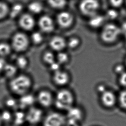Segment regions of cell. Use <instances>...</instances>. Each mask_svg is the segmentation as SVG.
I'll use <instances>...</instances> for the list:
<instances>
[{"instance_id": "cell-7", "label": "cell", "mask_w": 126, "mask_h": 126, "mask_svg": "<svg viewBox=\"0 0 126 126\" xmlns=\"http://www.w3.org/2000/svg\"><path fill=\"white\" fill-rule=\"evenodd\" d=\"M99 8V3L97 0H83L80 5L82 14L90 17L96 14Z\"/></svg>"}, {"instance_id": "cell-36", "label": "cell", "mask_w": 126, "mask_h": 126, "mask_svg": "<svg viewBox=\"0 0 126 126\" xmlns=\"http://www.w3.org/2000/svg\"><path fill=\"white\" fill-rule=\"evenodd\" d=\"M119 81L120 84L122 86L126 87V72H124L120 75Z\"/></svg>"}, {"instance_id": "cell-39", "label": "cell", "mask_w": 126, "mask_h": 126, "mask_svg": "<svg viewBox=\"0 0 126 126\" xmlns=\"http://www.w3.org/2000/svg\"><path fill=\"white\" fill-rule=\"evenodd\" d=\"M96 90L98 93H100V94H102L103 92H105V91H106V87L105 86V85L101 84H99L97 86Z\"/></svg>"}, {"instance_id": "cell-22", "label": "cell", "mask_w": 126, "mask_h": 126, "mask_svg": "<svg viewBox=\"0 0 126 126\" xmlns=\"http://www.w3.org/2000/svg\"><path fill=\"white\" fill-rule=\"evenodd\" d=\"M14 124L16 125L19 126L22 125L26 120V113L25 114L22 111H16L14 115L13 116Z\"/></svg>"}, {"instance_id": "cell-26", "label": "cell", "mask_w": 126, "mask_h": 126, "mask_svg": "<svg viewBox=\"0 0 126 126\" xmlns=\"http://www.w3.org/2000/svg\"><path fill=\"white\" fill-rule=\"evenodd\" d=\"M80 40L77 37H72L67 41V47L71 49H76L80 45Z\"/></svg>"}, {"instance_id": "cell-3", "label": "cell", "mask_w": 126, "mask_h": 126, "mask_svg": "<svg viewBox=\"0 0 126 126\" xmlns=\"http://www.w3.org/2000/svg\"><path fill=\"white\" fill-rule=\"evenodd\" d=\"M30 38L23 31L17 32L12 35L10 38V45L13 51L21 53L26 51L29 47Z\"/></svg>"}, {"instance_id": "cell-38", "label": "cell", "mask_w": 126, "mask_h": 126, "mask_svg": "<svg viewBox=\"0 0 126 126\" xmlns=\"http://www.w3.org/2000/svg\"><path fill=\"white\" fill-rule=\"evenodd\" d=\"M110 2L114 7H118L123 4V0H110Z\"/></svg>"}, {"instance_id": "cell-11", "label": "cell", "mask_w": 126, "mask_h": 126, "mask_svg": "<svg viewBox=\"0 0 126 126\" xmlns=\"http://www.w3.org/2000/svg\"><path fill=\"white\" fill-rule=\"evenodd\" d=\"M38 26L42 32L49 33L54 29L53 21L51 17L48 16H43L38 21Z\"/></svg>"}, {"instance_id": "cell-24", "label": "cell", "mask_w": 126, "mask_h": 126, "mask_svg": "<svg viewBox=\"0 0 126 126\" xmlns=\"http://www.w3.org/2000/svg\"><path fill=\"white\" fill-rule=\"evenodd\" d=\"M69 60V56L67 53L61 51L58 52L56 56V60L61 65H64L68 63Z\"/></svg>"}, {"instance_id": "cell-9", "label": "cell", "mask_w": 126, "mask_h": 126, "mask_svg": "<svg viewBox=\"0 0 126 126\" xmlns=\"http://www.w3.org/2000/svg\"><path fill=\"white\" fill-rule=\"evenodd\" d=\"M35 24V22L34 18L29 14H24L21 16L18 21L19 27L24 32L32 30Z\"/></svg>"}, {"instance_id": "cell-6", "label": "cell", "mask_w": 126, "mask_h": 126, "mask_svg": "<svg viewBox=\"0 0 126 126\" xmlns=\"http://www.w3.org/2000/svg\"><path fill=\"white\" fill-rule=\"evenodd\" d=\"M44 117V112L39 108L32 106L28 109L26 113V122L31 125L35 126L42 121Z\"/></svg>"}, {"instance_id": "cell-35", "label": "cell", "mask_w": 126, "mask_h": 126, "mask_svg": "<svg viewBox=\"0 0 126 126\" xmlns=\"http://www.w3.org/2000/svg\"><path fill=\"white\" fill-rule=\"evenodd\" d=\"M114 71L115 73L121 75L125 72V67L122 64H118L114 66Z\"/></svg>"}, {"instance_id": "cell-30", "label": "cell", "mask_w": 126, "mask_h": 126, "mask_svg": "<svg viewBox=\"0 0 126 126\" xmlns=\"http://www.w3.org/2000/svg\"><path fill=\"white\" fill-rule=\"evenodd\" d=\"M8 13V8L6 4L0 2V20L5 18Z\"/></svg>"}, {"instance_id": "cell-16", "label": "cell", "mask_w": 126, "mask_h": 126, "mask_svg": "<svg viewBox=\"0 0 126 126\" xmlns=\"http://www.w3.org/2000/svg\"><path fill=\"white\" fill-rule=\"evenodd\" d=\"M67 111L68 112L67 118L69 120L78 123L81 121L83 119V112L79 108L73 106Z\"/></svg>"}, {"instance_id": "cell-37", "label": "cell", "mask_w": 126, "mask_h": 126, "mask_svg": "<svg viewBox=\"0 0 126 126\" xmlns=\"http://www.w3.org/2000/svg\"><path fill=\"white\" fill-rule=\"evenodd\" d=\"M7 61L5 59L0 57V75H2Z\"/></svg>"}, {"instance_id": "cell-25", "label": "cell", "mask_w": 126, "mask_h": 126, "mask_svg": "<svg viewBox=\"0 0 126 126\" xmlns=\"http://www.w3.org/2000/svg\"><path fill=\"white\" fill-rule=\"evenodd\" d=\"M43 60L47 64L50 65L56 61V56L54 54L50 51H46L43 56Z\"/></svg>"}, {"instance_id": "cell-13", "label": "cell", "mask_w": 126, "mask_h": 126, "mask_svg": "<svg viewBox=\"0 0 126 126\" xmlns=\"http://www.w3.org/2000/svg\"><path fill=\"white\" fill-rule=\"evenodd\" d=\"M101 94V102L102 106L107 108H111L114 106L116 103V97L114 93L106 90Z\"/></svg>"}, {"instance_id": "cell-15", "label": "cell", "mask_w": 126, "mask_h": 126, "mask_svg": "<svg viewBox=\"0 0 126 126\" xmlns=\"http://www.w3.org/2000/svg\"><path fill=\"white\" fill-rule=\"evenodd\" d=\"M35 98L29 93L25 94L19 96L18 99V107L22 109H29L33 106L35 102Z\"/></svg>"}, {"instance_id": "cell-1", "label": "cell", "mask_w": 126, "mask_h": 126, "mask_svg": "<svg viewBox=\"0 0 126 126\" xmlns=\"http://www.w3.org/2000/svg\"><path fill=\"white\" fill-rule=\"evenodd\" d=\"M32 84V80L28 75L18 74L8 80V87L12 94L19 97L29 93Z\"/></svg>"}, {"instance_id": "cell-23", "label": "cell", "mask_w": 126, "mask_h": 126, "mask_svg": "<svg viewBox=\"0 0 126 126\" xmlns=\"http://www.w3.org/2000/svg\"><path fill=\"white\" fill-rule=\"evenodd\" d=\"M42 33L38 31L33 32L31 34L30 40L35 45L41 44L44 40V36Z\"/></svg>"}, {"instance_id": "cell-12", "label": "cell", "mask_w": 126, "mask_h": 126, "mask_svg": "<svg viewBox=\"0 0 126 126\" xmlns=\"http://www.w3.org/2000/svg\"><path fill=\"white\" fill-rule=\"evenodd\" d=\"M49 46L53 50L58 53L63 51L67 47V41L62 36H55L49 40Z\"/></svg>"}, {"instance_id": "cell-4", "label": "cell", "mask_w": 126, "mask_h": 126, "mask_svg": "<svg viewBox=\"0 0 126 126\" xmlns=\"http://www.w3.org/2000/svg\"><path fill=\"white\" fill-rule=\"evenodd\" d=\"M121 33V29L116 25L106 24L103 26L101 32V39L106 44H111L118 40Z\"/></svg>"}, {"instance_id": "cell-29", "label": "cell", "mask_w": 126, "mask_h": 126, "mask_svg": "<svg viewBox=\"0 0 126 126\" xmlns=\"http://www.w3.org/2000/svg\"><path fill=\"white\" fill-rule=\"evenodd\" d=\"M0 115L3 122H9L13 118V116L11 113L8 110H4L0 112Z\"/></svg>"}, {"instance_id": "cell-31", "label": "cell", "mask_w": 126, "mask_h": 126, "mask_svg": "<svg viewBox=\"0 0 126 126\" xmlns=\"http://www.w3.org/2000/svg\"><path fill=\"white\" fill-rule=\"evenodd\" d=\"M119 101L121 107L126 109V90H124L120 94Z\"/></svg>"}, {"instance_id": "cell-28", "label": "cell", "mask_w": 126, "mask_h": 126, "mask_svg": "<svg viewBox=\"0 0 126 126\" xmlns=\"http://www.w3.org/2000/svg\"><path fill=\"white\" fill-rule=\"evenodd\" d=\"M49 4L56 8H61L66 4L65 0H48Z\"/></svg>"}, {"instance_id": "cell-41", "label": "cell", "mask_w": 126, "mask_h": 126, "mask_svg": "<svg viewBox=\"0 0 126 126\" xmlns=\"http://www.w3.org/2000/svg\"><path fill=\"white\" fill-rule=\"evenodd\" d=\"M2 123H3V122H2V121L1 115H0V126H1Z\"/></svg>"}, {"instance_id": "cell-18", "label": "cell", "mask_w": 126, "mask_h": 126, "mask_svg": "<svg viewBox=\"0 0 126 126\" xmlns=\"http://www.w3.org/2000/svg\"><path fill=\"white\" fill-rule=\"evenodd\" d=\"M13 51L10 42L0 41V57L6 59L12 54Z\"/></svg>"}, {"instance_id": "cell-43", "label": "cell", "mask_w": 126, "mask_h": 126, "mask_svg": "<svg viewBox=\"0 0 126 126\" xmlns=\"http://www.w3.org/2000/svg\"></svg>"}, {"instance_id": "cell-27", "label": "cell", "mask_w": 126, "mask_h": 126, "mask_svg": "<svg viewBox=\"0 0 126 126\" xmlns=\"http://www.w3.org/2000/svg\"><path fill=\"white\" fill-rule=\"evenodd\" d=\"M29 10L34 14H39L42 10V5L38 2H33L29 6Z\"/></svg>"}, {"instance_id": "cell-42", "label": "cell", "mask_w": 126, "mask_h": 126, "mask_svg": "<svg viewBox=\"0 0 126 126\" xmlns=\"http://www.w3.org/2000/svg\"><path fill=\"white\" fill-rule=\"evenodd\" d=\"M33 126V125H30V126Z\"/></svg>"}, {"instance_id": "cell-2", "label": "cell", "mask_w": 126, "mask_h": 126, "mask_svg": "<svg viewBox=\"0 0 126 126\" xmlns=\"http://www.w3.org/2000/svg\"><path fill=\"white\" fill-rule=\"evenodd\" d=\"M75 97L71 91L67 89L59 90L54 98V104L60 111H68L74 106Z\"/></svg>"}, {"instance_id": "cell-14", "label": "cell", "mask_w": 126, "mask_h": 126, "mask_svg": "<svg viewBox=\"0 0 126 126\" xmlns=\"http://www.w3.org/2000/svg\"><path fill=\"white\" fill-rule=\"evenodd\" d=\"M53 79L55 84L60 86L66 85L70 80V77L67 72L60 70L53 73Z\"/></svg>"}, {"instance_id": "cell-20", "label": "cell", "mask_w": 126, "mask_h": 126, "mask_svg": "<svg viewBox=\"0 0 126 126\" xmlns=\"http://www.w3.org/2000/svg\"><path fill=\"white\" fill-rule=\"evenodd\" d=\"M14 63L18 70H24L29 65V60L26 56L20 55L16 57Z\"/></svg>"}, {"instance_id": "cell-19", "label": "cell", "mask_w": 126, "mask_h": 126, "mask_svg": "<svg viewBox=\"0 0 126 126\" xmlns=\"http://www.w3.org/2000/svg\"><path fill=\"white\" fill-rule=\"evenodd\" d=\"M105 18L102 16L95 14L90 18L89 21V26L94 29L101 27L104 25Z\"/></svg>"}, {"instance_id": "cell-33", "label": "cell", "mask_w": 126, "mask_h": 126, "mask_svg": "<svg viewBox=\"0 0 126 126\" xmlns=\"http://www.w3.org/2000/svg\"><path fill=\"white\" fill-rule=\"evenodd\" d=\"M106 16L108 19H114L118 17V14L116 10H109L108 11Z\"/></svg>"}, {"instance_id": "cell-32", "label": "cell", "mask_w": 126, "mask_h": 126, "mask_svg": "<svg viewBox=\"0 0 126 126\" xmlns=\"http://www.w3.org/2000/svg\"><path fill=\"white\" fill-rule=\"evenodd\" d=\"M22 10V6L20 4H16L14 6L11 13L10 16L12 18H15L19 14Z\"/></svg>"}, {"instance_id": "cell-10", "label": "cell", "mask_w": 126, "mask_h": 126, "mask_svg": "<svg viewBox=\"0 0 126 126\" xmlns=\"http://www.w3.org/2000/svg\"><path fill=\"white\" fill-rule=\"evenodd\" d=\"M56 20L60 27L64 29H68L70 27L73 23V16L68 12H61L58 14Z\"/></svg>"}, {"instance_id": "cell-17", "label": "cell", "mask_w": 126, "mask_h": 126, "mask_svg": "<svg viewBox=\"0 0 126 126\" xmlns=\"http://www.w3.org/2000/svg\"><path fill=\"white\" fill-rule=\"evenodd\" d=\"M18 71L19 70L14 63L7 62L2 75L4 76L5 78L9 80L17 75Z\"/></svg>"}, {"instance_id": "cell-5", "label": "cell", "mask_w": 126, "mask_h": 126, "mask_svg": "<svg viewBox=\"0 0 126 126\" xmlns=\"http://www.w3.org/2000/svg\"><path fill=\"white\" fill-rule=\"evenodd\" d=\"M66 120V117L62 113L53 111L44 118L43 126H65Z\"/></svg>"}, {"instance_id": "cell-44", "label": "cell", "mask_w": 126, "mask_h": 126, "mask_svg": "<svg viewBox=\"0 0 126 126\" xmlns=\"http://www.w3.org/2000/svg\"></svg>"}, {"instance_id": "cell-8", "label": "cell", "mask_w": 126, "mask_h": 126, "mask_svg": "<svg viewBox=\"0 0 126 126\" xmlns=\"http://www.w3.org/2000/svg\"><path fill=\"white\" fill-rule=\"evenodd\" d=\"M36 99L40 105L44 108H49L54 104V98L52 94L48 90L40 91Z\"/></svg>"}, {"instance_id": "cell-34", "label": "cell", "mask_w": 126, "mask_h": 126, "mask_svg": "<svg viewBox=\"0 0 126 126\" xmlns=\"http://www.w3.org/2000/svg\"><path fill=\"white\" fill-rule=\"evenodd\" d=\"M61 65L56 61L52 63L51 65H49V68L54 73L55 72L61 70Z\"/></svg>"}, {"instance_id": "cell-40", "label": "cell", "mask_w": 126, "mask_h": 126, "mask_svg": "<svg viewBox=\"0 0 126 126\" xmlns=\"http://www.w3.org/2000/svg\"><path fill=\"white\" fill-rule=\"evenodd\" d=\"M121 29V32L123 31L125 34L126 33V22L123 23L122 25Z\"/></svg>"}, {"instance_id": "cell-21", "label": "cell", "mask_w": 126, "mask_h": 126, "mask_svg": "<svg viewBox=\"0 0 126 126\" xmlns=\"http://www.w3.org/2000/svg\"><path fill=\"white\" fill-rule=\"evenodd\" d=\"M5 106L10 109H16L18 107V99L11 96L7 97L4 101Z\"/></svg>"}]
</instances>
